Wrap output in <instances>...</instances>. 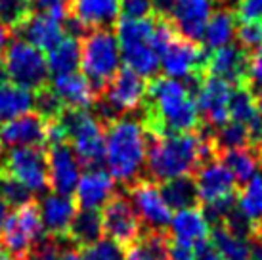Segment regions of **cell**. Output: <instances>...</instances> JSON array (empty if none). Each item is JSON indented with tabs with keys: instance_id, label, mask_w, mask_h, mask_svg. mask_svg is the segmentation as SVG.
<instances>
[{
	"instance_id": "e575fe53",
	"label": "cell",
	"mask_w": 262,
	"mask_h": 260,
	"mask_svg": "<svg viewBox=\"0 0 262 260\" xmlns=\"http://www.w3.org/2000/svg\"><path fill=\"white\" fill-rule=\"evenodd\" d=\"M124 256H126V249L110 237H102L94 245L82 249L84 260H124Z\"/></svg>"
},
{
	"instance_id": "d590c367",
	"label": "cell",
	"mask_w": 262,
	"mask_h": 260,
	"mask_svg": "<svg viewBox=\"0 0 262 260\" xmlns=\"http://www.w3.org/2000/svg\"><path fill=\"white\" fill-rule=\"evenodd\" d=\"M0 195H2L4 201H6L10 207H14V209L35 199L33 193H31L23 184H19V182L14 180V178H10V176H2V174H0Z\"/></svg>"
},
{
	"instance_id": "30bf717a",
	"label": "cell",
	"mask_w": 262,
	"mask_h": 260,
	"mask_svg": "<svg viewBox=\"0 0 262 260\" xmlns=\"http://www.w3.org/2000/svg\"><path fill=\"white\" fill-rule=\"evenodd\" d=\"M126 191L132 207L147 230L167 231V226L172 222V210L163 201L157 182L151 180L149 176H142L136 182H132Z\"/></svg>"
},
{
	"instance_id": "52a82bcc",
	"label": "cell",
	"mask_w": 262,
	"mask_h": 260,
	"mask_svg": "<svg viewBox=\"0 0 262 260\" xmlns=\"http://www.w3.org/2000/svg\"><path fill=\"white\" fill-rule=\"evenodd\" d=\"M4 65L8 79L15 86H21L29 92L48 84V63L42 50L25 40H12L4 50Z\"/></svg>"
},
{
	"instance_id": "9a60e30c",
	"label": "cell",
	"mask_w": 262,
	"mask_h": 260,
	"mask_svg": "<svg viewBox=\"0 0 262 260\" xmlns=\"http://www.w3.org/2000/svg\"><path fill=\"white\" fill-rule=\"evenodd\" d=\"M0 138L2 144L8 147H33V145H46V119L33 113H23L12 121L0 124Z\"/></svg>"
},
{
	"instance_id": "4fadbf2b",
	"label": "cell",
	"mask_w": 262,
	"mask_h": 260,
	"mask_svg": "<svg viewBox=\"0 0 262 260\" xmlns=\"http://www.w3.org/2000/svg\"><path fill=\"white\" fill-rule=\"evenodd\" d=\"M249 52L239 44H226L209 54L207 59V75L219 77L232 86H243L247 82Z\"/></svg>"
},
{
	"instance_id": "7bdbcfd3",
	"label": "cell",
	"mask_w": 262,
	"mask_h": 260,
	"mask_svg": "<svg viewBox=\"0 0 262 260\" xmlns=\"http://www.w3.org/2000/svg\"><path fill=\"white\" fill-rule=\"evenodd\" d=\"M176 0H153V17L172 21Z\"/></svg>"
},
{
	"instance_id": "816d5d0a",
	"label": "cell",
	"mask_w": 262,
	"mask_h": 260,
	"mask_svg": "<svg viewBox=\"0 0 262 260\" xmlns=\"http://www.w3.org/2000/svg\"><path fill=\"white\" fill-rule=\"evenodd\" d=\"M0 260H10V258H8L6 254H4V256H0Z\"/></svg>"
},
{
	"instance_id": "cb8c5ba5",
	"label": "cell",
	"mask_w": 262,
	"mask_h": 260,
	"mask_svg": "<svg viewBox=\"0 0 262 260\" xmlns=\"http://www.w3.org/2000/svg\"><path fill=\"white\" fill-rule=\"evenodd\" d=\"M124 260H170V233L146 228L138 241L126 249Z\"/></svg>"
},
{
	"instance_id": "f5cc1de1",
	"label": "cell",
	"mask_w": 262,
	"mask_h": 260,
	"mask_svg": "<svg viewBox=\"0 0 262 260\" xmlns=\"http://www.w3.org/2000/svg\"><path fill=\"white\" fill-rule=\"evenodd\" d=\"M2 145L4 144H2V138H0V153H2Z\"/></svg>"
},
{
	"instance_id": "9c48e42d",
	"label": "cell",
	"mask_w": 262,
	"mask_h": 260,
	"mask_svg": "<svg viewBox=\"0 0 262 260\" xmlns=\"http://www.w3.org/2000/svg\"><path fill=\"white\" fill-rule=\"evenodd\" d=\"M209 54L201 42H193L176 31L159 48V61L167 77L186 79L191 73H207Z\"/></svg>"
},
{
	"instance_id": "d4e9b609",
	"label": "cell",
	"mask_w": 262,
	"mask_h": 260,
	"mask_svg": "<svg viewBox=\"0 0 262 260\" xmlns=\"http://www.w3.org/2000/svg\"><path fill=\"white\" fill-rule=\"evenodd\" d=\"M159 191L163 201L167 203V207L170 210L178 212V210L201 207L193 176H178V178H172V180L161 182Z\"/></svg>"
},
{
	"instance_id": "681fc988",
	"label": "cell",
	"mask_w": 262,
	"mask_h": 260,
	"mask_svg": "<svg viewBox=\"0 0 262 260\" xmlns=\"http://www.w3.org/2000/svg\"><path fill=\"white\" fill-rule=\"evenodd\" d=\"M255 147L258 149V151H260V155H262V134H260V138H258V142L255 144Z\"/></svg>"
},
{
	"instance_id": "74e56055",
	"label": "cell",
	"mask_w": 262,
	"mask_h": 260,
	"mask_svg": "<svg viewBox=\"0 0 262 260\" xmlns=\"http://www.w3.org/2000/svg\"><path fill=\"white\" fill-rule=\"evenodd\" d=\"M31 10L37 15H46L63 23L69 15V0H31Z\"/></svg>"
},
{
	"instance_id": "44dd1931",
	"label": "cell",
	"mask_w": 262,
	"mask_h": 260,
	"mask_svg": "<svg viewBox=\"0 0 262 260\" xmlns=\"http://www.w3.org/2000/svg\"><path fill=\"white\" fill-rule=\"evenodd\" d=\"M209 235V224L205 220L201 207L178 210L170 222V239L182 245L193 247Z\"/></svg>"
},
{
	"instance_id": "f1b7e54d",
	"label": "cell",
	"mask_w": 262,
	"mask_h": 260,
	"mask_svg": "<svg viewBox=\"0 0 262 260\" xmlns=\"http://www.w3.org/2000/svg\"><path fill=\"white\" fill-rule=\"evenodd\" d=\"M211 243L224 260H251L253 253V239H245L235 235L226 226L219 224L209 230Z\"/></svg>"
},
{
	"instance_id": "f35d334b",
	"label": "cell",
	"mask_w": 262,
	"mask_h": 260,
	"mask_svg": "<svg viewBox=\"0 0 262 260\" xmlns=\"http://www.w3.org/2000/svg\"><path fill=\"white\" fill-rule=\"evenodd\" d=\"M245 86L253 92L256 100L262 98V48L249 54V71Z\"/></svg>"
},
{
	"instance_id": "4dcf8cb0",
	"label": "cell",
	"mask_w": 262,
	"mask_h": 260,
	"mask_svg": "<svg viewBox=\"0 0 262 260\" xmlns=\"http://www.w3.org/2000/svg\"><path fill=\"white\" fill-rule=\"evenodd\" d=\"M237 209L253 222H262V172H256L237 191Z\"/></svg>"
},
{
	"instance_id": "7c38bea8",
	"label": "cell",
	"mask_w": 262,
	"mask_h": 260,
	"mask_svg": "<svg viewBox=\"0 0 262 260\" xmlns=\"http://www.w3.org/2000/svg\"><path fill=\"white\" fill-rule=\"evenodd\" d=\"M50 159V189L58 195H71L79 186L80 163L69 142L48 147Z\"/></svg>"
},
{
	"instance_id": "ba28073f",
	"label": "cell",
	"mask_w": 262,
	"mask_h": 260,
	"mask_svg": "<svg viewBox=\"0 0 262 260\" xmlns=\"http://www.w3.org/2000/svg\"><path fill=\"white\" fill-rule=\"evenodd\" d=\"M100 214H102L103 233L124 249L136 243L146 230L138 212L132 207L128 195H123L119 191H113V195L103 203Z\"/></svg>"
},
{
	"instance_id": "e0dca14e",
	"label": "cell",
	"mask_w": 262,
	"mask_h": 260,
	"mask_svg": "<svg viewBox=\"0 0 262 260\" xmlns=\"http://www.w3.org/2000/svg\"><path fill=\"white\" fill-rule=\"evenodd\" d=\"M38 209H40L44 231L54 237H66L67 228L71 224L79 207L73 197H69V195L50 193L44 195L38 201Z\"/></svg>"
},
{
	"instance_id": "83f0119b",
	"label": "cell",
	"mask_w": 262,
	"mask_h": 260,
	"mask_svg": "<svg viewBox=\"0 0 262 260\" xmlns=\"http://www.w3.org/2000/svg\"><path fill=\"white\" fill-rule=\"evenodd\" d=\"M46 63H48L50 75H54V77L77 73L80 65V40L66 35L48 52Z\"/></svg>"
},
{
	"instance_id": "603a6c76",
	"label": "cell",
	"mask_w": 262,
	"mask_h": 260,
	"mask_svg": "<svg viewBox=\"0 0 262 260\" xmlns=\"http://www.w3.org/2000/svg\"><path fill=\"white\" fill-rule=\"evenodd\" d=\"M52 88L56 90V94L59 96V100L63 101L66 107L88 109L90 105H94L96 101V96L90 84H88L86 77L80 75V73L54 77Z\"/></svg>"
},
{
	"instance_id": "484cf974",
	"label": "cell",
	"mask_w": 262,
	"mask_h": 260,
	"mask_svg": "<svg viewBox=\"0 0 262 260\" xmlns=\"http://www.w3.org/2000/svg\"><path fill=\"white\" fill-rule=\"evenodd\" d=\"M219 161L230 168V172L235 176L237 186H245L256 174V166L262 163V155L255 145H247L219 153Z\"/></svg>"
},
{
	"instance_id": "ac0fdd59",
	"label": "cell",
	"mask_w": 262,
	"mask_h": 260,
	"mask_svg": "<svg viewBox=\"0 0 262 260\" xmlns=\"http://www.w3.org/2000/svg\"><path fill=\"white\" fill-rule=\"evenodd\" d=\"M69 15L88 31L111 29L119 19V0H69Z\"/></svg>"
},
{
	"instance_id": "5b68a950",
	"label": "cell",
	"mask_w": 262,
	"mask_h": 260,
	"mask_svg": "<svg viewBox=\"0 0 262 260\" xmlns=\"http://www.w3.org/2000/svg\"><path fill=\"white\" fill-rule=\"evenodd\" d=\"M44 233L38 199H33L10 212L0 231V247L10 260H29L33 247Z\"/></svg>"
},
{
	"instance_id": "ffe728a7",
	"label": "cell",
	"mask_w": 262,
	"mask_h": 260,
	"mask_svg": "<svg viewBox=\"0 0 262 260\" xmlns=\"http://www.w3.org/2000/svg\"><path fill=\"white\" fill-rule=\"evenodd\" d=\"M103 237L102 214L98 209H77L71 224L67 228L66 239L73 249H86Z\"/></svg>"
},
{
	"instance_id": "d6a6232c",
	"label": "cell",
	"mask_w": 262,
	"mask_h": 260,
	"mask_svg": "<svg viewBox=\"0 0 262 260\" xmlns=\"http://www.w3.org/2000/svg\"><path fill=\"white\" fill-rule=\"evenodd\" d=\"M31 15V0H0V21L12 31V35L21 29Z\"/></svg>"
},
{
	"instance_id": "1f68e13d",
	"label": "cell",
	"mask_w": 262,
	"mask_h": 260,
	"mask_svg": "<svg viewBox=\"0 0 262 260\" xmlns=\"http://www.w3.org/2000/svg\"><path fill=\"white\" fill-rule=\"evenodd\" d=\"M214 145H216V151H228V149H237V147H247L253 145L251 142V132L245 124L235 123V121H228L224 126L214 130L212 134Z\"/></svg>"
},
{
	"instance_id": "8992f818",
	"label": "cell",
	"mask_w": 262,
	"mask_h": 260,
	"mask_svg": "<svg viewBox=\"0 0 262 260\" xmlns=\"http://www.w3.org/2000/svg\"><path fill=\"white\" fill-rule=\"evenodd\" d=\"M0 174L10 176L33 191L50 189V159L46 145L12 147L0 159Z\"/></svg>"
},
{
	"instance_id": "ab89813d",
	"label": "cell",
	"mask_w": 262,
	"mask_h": 260,
	"mask_svg": "<svg viewBox=\"0 0 262 260\" xmlns=\"http://www.w3.org/2000/svg\"><path fill=\"white\" fill-rule=\"evenodd\" d=\"M119 12L128 19L153 17V0H119Z\"/></svg>"
},
{
	"instance_id": "8d00e7d4",
	"label": "cell",
	"mask_w": 262,
	"mask_h": 260,
	"mask_svg": "<svg viewBox=\"0 0 262 260\" xmlns=\"http://www.w3.org/2000/svg\"><path fill=\"white\" fill-rule=\"evenodd\" d=\"M235 36L239 40V46L243 50L251 52L262 48V21H247L239 23L235 29Z\"/></svg>"
},
{
	"instance_id": "836d02e7",
	"label": "cell",
	"mask_w": 262,
	"mask_h": 260,
	"mask_svg": "<svg viewBox=\"0 0 262 260\" xmlns=\"http://www.w3.org/2000/svg\"><path fill=\"white\" fill-rule=\"evenodd\" d=\"M33 107L37 109L38 115H42L46 121L50 119H58L61 115V111L66 109L63 101L59 100V96L56 94V90L52 88V84L48 82L46 86L38 88L33 92Z\"/></svg>"
},
{
	"instance_id": "60d3db41",
	"label": "cell",
	"mask_w": 262,
	"mask_h": 260,
	"mask_svg": "<svg viewBox=\"0 0 262 260\" xmlns=\"http://www.w3.org/2000/svg\"><path fill=\"white\" fill-rule=\"evenodd\" d=\"M233 14L239 23L262 21V0H237Z\"/></svg>"
},
{
	"instance_id": "4316f807",
	"label": "cell",
	"mask_w": 262,
	"mask_h": 260,
	"mask_svg": "<svg viewBox=\"0 0 262 260\" xmlns=\"http://www.w3.org/2000/svg\"><path fill=\"white\" fill-rule=\"evenodd\" d=\"M235 14L230 8H219L216 12L211 14V19L207 23L203 33V44L209 52L222 48L226 44L232 42V38L235 36Z\"/></svg>"
},
{
	"instance_id": "2e32d148",
	"label": "cell",
	"mask_w": 262,
	"mask_h": 260,
	"mask_svg": "<svg viewBox=\"0 0 262 260\" xmlns=\"http://www.w3.org/2000/svg\"><path fill=\"white\" fill-rule=\"evenodd\" d=\"M212 0H176L172 23L182 36L201 42L207 23L211 19Z\"/></svg>"
},
{
	"instance_id": "f907efd6",
	"label": "cell",
	"mask_w": 262,
	"mask_h": 260,
	"mask_svg": "<svg viewBox=\"0 0 262 260\" xmlns=\"http://www.w3.org/2000/svg\"><path fill=\"white\" fill-rule=\"evenodd\" d=\"M212 2H219V4H224V2H228V0H212Z\"/></svg>"
},
{
	"instance_id": "f6af8a7d",
	"label": "cell",
	"mask_w": 262,
	"mask_h": 260,
	"mask_svg": "<svg viewBox=\"0 0 262 260\" xmlns=\"http://www.w3.org/2000/svg\"><path fill=\"white\" fill-rule=\"evenodd\" d=\"M10 38H12V31L8 29L6 25L0 21V50L2 52L6 50V46L10 44Z\"/></svg>"
},
{
	"instance_id": "8fae6325",
	"label": "cell",
	"mask_w": 262,
	"mask_h": 260,
	"mask_svg": "<svg viewBox=\"0 0 262 260\" xmlns=\"http://www.w3.org/2000/svg\"><path fill=\"white\" fill-rule=\"evenodd\" d=\"M233 86L226 80L207 75L203 84L195 96L197 109L203 124L211 128H220L230 121V100H232Z\"/></svg>"
},
{
	"instance_id": "ee69618b",
	"label": "cell",
	"mask_w": 262,
	"mask_h": 260,
	"mask_svg": "<svg viewBox=\"0 0 262 260\" xmlns=\"http://www.w3.org/2000/svg\"><path fill=\"white\" fill-rule=\"evenodd\" d=\"M170 260H193V249L170 239Z\"/></svg>"
},
{
	"instance_id": "7a4b0ae2",
	"label": "cell",
	"mask_w": 262,
	"mask_h": 260,
	"mask_svg": "<svg viewBox=\"0 0 262 260\" xmlns=\"http://www.w3.org/2000/svg\"><path fill=\"white\" fill-rule=\"evenodd\" d=\"M105 132V163L113 180L128 188L144 174L146 165V132L142 123L121 117L103 124Z\"/></svg>"
},
{
	"instance_id": "d6986e66",
	"label": "cell",
	"mask_w": 262,
	"mask_h": 260,
	"mask_svg": "<svg viewBox=\"0 0 262 260\" xmlns=\"http://www.w3.org/2000/svg\"><path fill=\"white\" fill-rule=\"evenodd\" d=\"M115 191V182L102 168L86 170L75 189V203L79 209H100Z\"/></svg>"
},
{
	"instance_id": "277c9868",
	"label": "cell",
	"mask_w": 262,
	"mask_h": 260,
	"mask_svg": "<svg viewBox=\"0 0 262 260\" xmlns=\"http://www.w3.org/2000/svg\"><path fill=\"white\" fill-rule=\"evenodd\" d=\"M119 42L113 29H94L80 38V63L96 100L119 69Z\"/></svg>"
},
{
	"instance_id": "f546056e",
	"label": "cell",
	"mask_w": 262,
	"mask_h": 260,
	"mask_svg": "<svg viewBox=\"0 0 262 260\" xmlns=\"http://www.w3.org/2000/svg\"><path fill=\"white\" fill-rule=\"evenodd\" d=\"M33 92L15 84H2L0 86V124L12 121L15 117L29 113L33 107Z\"/></svg>"
},
{
	"instance_id": "c3c4849f",
	"label": "cell",
	"mask_w": 262,
	"mask_h": 260,
	"mask_svg": "<svg viewBox=\"0 0 262 260\" xmlns=\"http://www.w3.org/2000/svg\"><path fill=\"white\" fill-rule=\"evenodd\" d=\"M253 239H256V241H260V243H262V222H258V224H256L255 237H253Z\"/></svg>"
},
{
	"instance_id": "bcb514c9",
	"label": "cell",
	"mask_w": 262,
	"mask_h": 260,
	"mask_svg": "<svg viewBox=\"0 0 262 260\" xmlns=\"http://www.w3.org/2000/svg\"><path fill=\"white\" fill-rule=\"evenodd\" d=\"M8 216H10V205H8V203L4 201V197L0 195V231H2V228L6 224Z\"/></svg>"
},
{
	"instance_id": "7402d4cb",
	"label": "cell",
	"mask_w": 262,
	"mask_h": 260,
	"mask_svg": "<svg viewBox=\"0 0 262 260\" xmlns=\"http://www.w3.org/2000/svg\"><path fill=\"white\" fill-rule=\"evenodd\" d=\"M15 35L23 36L25 42L37 46L38 50L50 52L66 36V33H63V27H61L59 21L52 19V17H46V15L33 14L21 29H17Z\"/></svg>"
},
{
	"instance_id": "3957f363",
	"label": "cell",
	"mask_w": 262,
	"mask_h": 260,
	"mask_svg": "<svg viewBox=\"0 0 262 260\" xmlns=\"http://www.w3.org/2000/svg\"><path fill=\"white\" fill-rule=\"evenodd\" d=\"M67 132V142L71 144L80 166L88 170L102 168L105 163V132L100 119L88 109L66 107L58 117Z\"/></svg>"
},
{
	"instance_id": "5bb4252c",
	"label": "cell",
	"mask_w": 262,
	"mask_h": 260,
	"mask_svg": "<svg viewBox=\"0 0 262 260\" xmlns=\"http://www.w3.org/2000/svg\"><path fill=\"white\" fill-rule=\"evenodd\" d=\"M193 180H195L197 195H199L201 205L228 197V195H235L239 191L235 176L219 159L199 166L197 172L193 174Z\"/></svg>"
},
{
	"instance_id": "b9f144b4",
	"label": "cell",
	"mask_w": 262,
	"mask_h": 260,
	"mask_svg": "<svg viewBox=\"0 0 262 260\" xmlns=\"http://www.w3.org/2000/svg\"><path fill=\"white\" fill-rule=\"evenodd\" d=\"M193 260H224L209 239L197 241L193 245Z\"/></svg>"
},
{
	"instance_id": "6da1fadb",
	"label": "cell",
	"mask_w": 262,
	"mask_h": 260,
	"mask_svg": "<svg viewBox=\"0 0 262 260\" xmlns=\"http://www.w3.org/2000/svg\"><path fill=\"white\" fill-rule=\"evenodd\" d=\"M142 126L157 136L195 132L203 126L195 98L182 82L157 75L147 80Z\"/></svg>"
},
{
	"instance_id": "7dc6e473",
	"label": "cell",
	"mask_w": 262,
	"mask_h": 260,
	"mask_svg": "<svg viewBox=\"0 0 262 260\" xmlns=\"http://www.w3.org/2000/svg\"><path fill=\"white\" fill-rule=\"evenodd\" d=\"M59 260H84V258H82V254H80L79 251H77V249L69 247V249H66V251L61 253Z\"/></svg>"
}]
</instances>
